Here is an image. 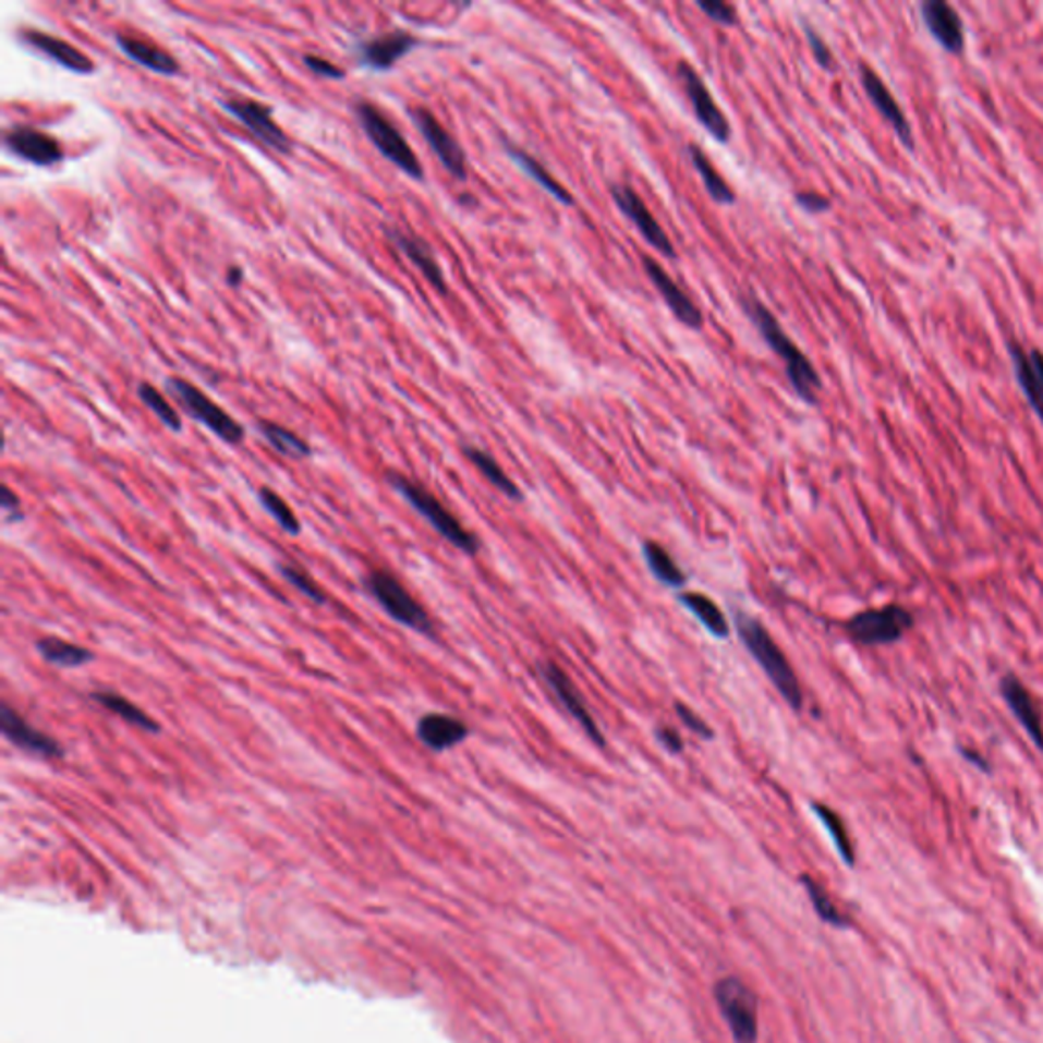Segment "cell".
Instances as JSON below:
<instances>
[{
	"label": "cell",
	"instance_id": "cell-1",
	"mask_svg": "<svg viewBox=\"0 0 1043 1043\" xmlns=\"http://www.w3.org/2000/svg\"><path fill=\"white\" fill-rule=\"evenodd\" d=\"M740 306L750 318V323L763 335L764 343L783 359L795 393L808 404H817V393L822 390V377L817 375V369L813 367L808 355L787 337L775 314L768 311L754 294L740 296Z\"/></svg>",
	"mask_w": 1043,
	"mask_h": 1043
},
{
	"label": "cell",
	"instance_id": "cell-2",
	"mask_svg": "<svg viewBox=\"0 0 1043 1043\" xmlns=\"http://www.w3.org/2000/svg\"><path fill=\"white\" fill-rule=\"evenodd\" d=\"M733 623L748 653L764 670L768 681L779 691L780 698L787 701L795 712H799L803 707V691L791 663L780 651L779 644L768 634V630L764 628L761 620L748 616L744 611L733 614Z\"/></svg>",
	"mask_w": 1043,
	"mask_h": 1043
},
{
	"label": "cell",
	"instance_id": "cell-3",
	"mask_svg": "<svg viewBox=\"0 0 1043 1043\" xmlns=\"http://www.w3.org/2000/svg\"><path fill=\"white\" fill-rule=\"evenodd\" d=\"M386 482L390 483V487H393L449 545L471 557L482 550L480 538L471 534L426 487H422L421 483L412 482L396 471L386 473Z\"/></svg>",
	"mask_w": 1043,
	"mask_h": 1043
},
{
	"label": "cell",
	"instance_id": "cell-4",
	"mask_svg": "<svg viewBox=\"0 0 1043 1043\" xmlns=\"http://www.w3.org/2000/svg\"><path fill=\"white\" fill-rule=\"evenodd\" d=\"M353 110H355V117H357V123L363 129V133L367 135V140L374 143L375 149L381 156L391 161L398 170H402L405 175H410L412 180L424 178V170H422L419 157L408 145L404 135L398 131V126L393 125L381 110L374 107L372 102H367V100H357L353 105Z\"/></svg>",
	"mask_w": 1043,
	"mask_h": 1043
},
{
	"label": "cell",
	"instance_id": "cell-5",
	"mask_svg": "<svg viewBox=\"0 0 1043 1043\" xmlns=\"http://www.w3.org/2000/svg\"><path fill=\"white\" fill-rule=\"evenodd\" d=\"M363 587L374 597L375 602L384 608V611L390 616L391 620L402 623L405 628L424 634V636H435V626L428 618L426 609L408 593L404 585L388 573V571H372L369 575L363 579Z\"/></svg>",
	"mask_w": 1043,
	"mask_h": 1043
},
{
	"label": "cell",
	"instance_id": "cell-6",
	"mask_svg": "<svg viewBox=\"0 0 1043 1043\" xmlns=\"http://www.w3.org/2000/svg\"><path fill=\"white\" fill-rule=\"evenodd\" d=\"M166 390L172 393L173 398L184 408L187 416L194 421L201 422L210 433L229 442V445H239L245 438V430L239 422L234 421L231 414H227L217 402H213L204 391L192 386L186 379L180 377H168L166 379Z\"/></svg>",
	"mask_w": 1043,
	"mask_h": 1043
},
{
	"label": "cell",
	"instance_id": "cell-7",
	"mask_svg": "<svg viewBox=\"0 0 1043 1043\" xmlns=\"http://www.w3.org/2000/svg\"><path fill=\"white\" fill-rule=\"evenodd\" d=\"M915 618L909 609L897 604L883 608L864 609L846 622L848 636L862 646H885L903 639L913 628Z\"/></svg>",
	"mask_w": 1043,
	"mask_h": 1043
},
{
	"label": "cell",
	"instance_id": "cell-8",
	"mask_svg": "<svg viewBox=\"0 0 1043 1043\" xmlns=\"http://www.w3.org/2000/svg\"><path fill=\"white\" fill-rule=\"evenodd\" d=\"M714 995L736 1043H756L759 1003L747 984L736 977L721 979L714 989Z\"/></svg>",
	"mask_w": 1043,
	"mask_h": 1043
},
{
	"label": "cell",
	"instance_id": "cell-9",
	"mask_svg": "<svg viewBox=\"0 0 1043 1043\" xmlns=\"http://www.w3.org/2000/svg\"><path fill=\"white\" fill-rule=\"evenodd\" d=\"M222 109L234 117L239 123L250 129L251 135L262 141L269 149L288 156L292 151V141L274 121V110L253 98H231L222 100Z\"/></svg>",
	"mask_w": 1043,
	"mask_h": 1043
},
{
	"label": "cell",
	"instance_id": "cell-10",
	"mask_svg": "<svg viewBox=\"0 0 1043 1043\" xmlns=\"http://www.w3.org/2000/svg\"><path fill=\"white\" fill-rule=\"evenodd\" d=\"M677 78L681 82L686 90L689 105L695 112V119L700 125L717 141V143H728L732 140V126L726 119V114L717 107L712 93L707 90L705 82L701 80L700 74L693 70V65L683 62L677 68Z\"/></svg>",
	"mask_w": 1043,
	"mask_h": 1043
},
{
	"label": "cell",
	"instance_id": "cell-11",
	"mask_svg": "<svg viewBox=\"0 0 1043 1043\" xmlns=\"http://www.w3.org/2000/svg\"><path fill=\"white\" fill-rule=\"evenodd\" d=\"M538 670H541V677H543L546 687L553 691V695L561 703L562 710L575 719L577 724L581 726V730L587 733V738L592 740L593 744L599 748L606 747V738H604V733L599 730V726L595 724V719H593L590 710H587V703L583 700V695L579 693V689L573 686L571 677H569L559 665H555V663H550V660L543 663V665L538 667Z\"/></svg>",
	"mask_w": 1043,
	"mask_h": 1043
},
{
	"label": "cell",
	"instance_id": "cell-12",
	"mask_svg": "<svg viewBox=\"0 0 1043 1043\" xmlns=\"http://www.w3.org/2000/svg\"><path fill=\"white\" fill-rule=\"evenodd\" d=\"M410 117L414 121L416 129L421 131L422 137L430 145L435 156L440 159L442 168L451 173L457 180L468 178V157L461 149V145L452 137L451 133L440 125V121L428 109H412Z\"/></svg>",
	"mask_w": 1043,
	"mask_h": 1043
},
{
	"label": "cell",
	"instance_id": "cell-13",
	"mask_svg": "<svg viewBox=\"0 0 1043 1043\" xmlns=\"http://www.w3.org/2000/svg\"><path fill=\"white\" fill-rule=\"evenodd\" d=\"M609 192H611V198H614L616 206L622 210L623 217L632 220V225L639 229V233L653 245L654 250L660 251V255H665L669 259H675L677 250H675L669 234L665 233V229L658 225V220L653 217V213L648 210V206L636 194V190L623 186V184H616V186H611Z\"/></svg>",
	"mask_w": 1043,
	"mask_h": 1043
},
{
	"label": "cell",
	"instance_id": "cell-14",
	"mask_svg": "<svg viewBox=\"0 0 1043 1043\" xmlns=\"http://www.w3.org/2000/svg\"><path fill=\"white\" fill-rule=\"evenodd\" d=\"M2 141H4V147H7L13 156L23 159V161H29L33 166H39V168L56 166V163H60L63 159V149L62 145H60V141L56 140L53 135L46 133V131L37 129V126H11V129L4 133Z\"/></svg>",
	"mask_w": 1043,
	"mask_h": 1043
},
{
	"label": "cell",
	"instance_id": "cell-15",
	"mask_svg": "<svg viewBox=\"0 0 1043 1043\" xmlns=\"http://www.w3.org/2000/svg\"><path fill=\"white\" fill-rule=\"evenodd\" d=\"M0 732L13 744L29 754H35L46 761L62 759L63 748L56 738L33 728L29 721L16 714L9 703L0 705Z\"/></svg>",
	"mask_w": 1043,
	"mask_h": 1043
},
{
	"label": "cell",
	"instance_id": "cell-16",
	"mask_svg": "<svg viewBox=\"0 0 1043 1043\" xmlns=\"http://www.w3.org/2000/svg\"><path fill=\"white\" fill-rule=\"evenodd\" d=\"M419 44L421 39L414 37L412 33L396 29L384 35H375L367 41H359L355 53H357V62L363 68L374 72H388Z\"/></svg>",
	"mask_w": 1043,
	"mask_h": 1043
},
{
	"label": "cell",
	"instance_id": "cell-17",
	"mask_svg": "<svg viewBox=\"0 0 1043 1043\" xmlns=\"http://www.w3.org/2000/svg\"><path fill=\"white\" fill-rule=\"evenodd\" d=\"M642 265H644L646 276L653 281L654 288L658 290V294L665 300L669 311L675 314V318L679 323H683L687 328L700 330L703 327V314L698 308V304L687 296L686 290L670 278L667 269L658 262H654L651 257H644Z\"/></svg>",
	"mask_w": 1043,
	"mask_h": 1043
},
{
	"label": "cell",
	"instance_id": "cell-18",
	"mask_svg": "<svg viewBox=\"0 0 1043 1043\" xmlns=\"http://www.w3.org/2000/svg\"><path fill=\"white\" fill-rule=\"evenodd\" d=\"M998 691L1007 703V707L1011 710L1015 719L1021 724V728L1031 738V742L1043 752L1042 714H1040L1038 703L1031 698L1028 687L1023 686L1015 675H1005L998 683Z\"/></svg>",
	"mask_w": 1043,
	"mask_h": 1043
},
{
	"label": "cell",
	"instance_id": "cell-19",
	"mask_svg": "<svg viewBox=\"0 0 1043 1043\" xmlns=\"http://www.w3.org/2000/svg\"><path fill=\"white\" fill-rule=\"evenodd\" d=\"M21 41L35 49L37 53L49 58L51 62L60 63L62 68L74 72V74H93L96 70L93 60L84 51H80L78 47L68 44L65 39H60L51 33L39 32V29H23Z\"/></svg>",
	"mask_w": 1043,
	"mask_h": 1043
},
{
	"label": "cell",
	"instance_id": "cell-20",
	"mask_svg": "<svg viewBox=\"0 0 1043 1043\" xmlns=\"http://www.w3.org/2000/svg\"><path fill=\"white\" fill-rule=\"evenodd\" d=\"M386 237L390 239L393 247L402 251L405 257L421 269L422 276L435 288L436 292L447 294L449 286L445 280L442 267L438 265L435 251L430 250V245L424 239L416 237V234L405 233L398 227H386Z\"/></svg>",
	"mask_w": 1043,
	"mask_h": 1043
},
{
	"label": "cell",
	"instance_id": "cell-21",
	"mask_svg": "<svg viewBox=\"0 0 1043 1043\" xmlns=\"http://www.w3.org/2000/svg\"><path fill=\"white\" fill-rule=\"evenodd\" d=\"M921 15L935 39L948 51H962L965 25L958 13L944 0H927L921 4Z\"/></svg>",
	"mask_w": 1043,
	"mask_h": 1043
},
{
	"label": "cell",
	"instance_id": "cell-22",
	"mask_svg": "<svg viewBox=\"0 0 1043 1043\" xmlns=\"http://www.w3.org/2000/svg\"><path fill=\"white\" fill-rule=\"evenodd\" d=\"M416 736L424 747L433 752H445L459 747L469 736L465 721L447 714H426L419 719Z\"/></svg>",
	"mask_w": 1043,
	"mask_h": 1043
},
{
	"label": "cell",
	"instance_id": "cell-23",
	"mask_svg": "<svg viewBox=\"0 0 1043 1043\" xmlns=\"http://www.w3.org/2000/svg\"><path fill=\"white\" fill-rule=\"evenodd\" d=\"M860 80H862V86H864V90L869 94L872 105L885 117V121H888V123L893 125V129L897 131V135H899L907 145H911V143H913L911 125H909V121H907V117H905L903 109L899 107V102L895 100V96H893L887 86H885V82L878 78L869 65H860Z\"/></svg>",
	"mask_w": 1043,
	"mask_h": 1043
},
{
	"label": "cell",
	"instance_id": "cell-24",
	"mask_svg": "<svg viewBox=\"0 0 1043 1043\" xmlns=\"http://www.w3.org/2000/svg\"><path fill=\"white\" fill-rule=\"evenodd\" d=\"M114 41L126 58L140 63L141 68L161 74V76H178L180 74V63L173 58L172 53H168L161 47L154 46L151 41H145L140 37H133V35H123V33H119L114 37Z\"/></svg>",
	"mask_w": 1043,
	"mask_h": 1043
},
{
	"label": "cell",
	"instance_id": "cell-25",
	"mask_svg": "<svg viewBox=\"0 0 1043 1043\" xmlns=\"http://www.w3.org/2000/svg\"><path fill=\"white\" fill-rule=\"evenodd\" d=\"M1012 367L1019 386L1026 391L1031 408L1043 422V355L1040 351H1023L1019 344H1009Z\"/></svg>",
	"mask_w": 1043,
	"mask_h": 1043
},
{
	"label": "cell",
	"instance_id": "cell-26",
	"mask_svg": "<svg viewBox=\"0 0 1043 1043\" xmlns=\"http://www.w3.org/2000/svg\"><path fill=\"white\" fill-rule=\"evenodd\" d=\"M504 147H506V154L514 159L516 166H518L522 172L529 173L530 178H532L538 186L546 190L548 194H553L559 203L565 204V206H573V204H575L573 194H571L567 187L562 186L561 182H559L553 173L548 172L536 157L530 156L529 151H524L522 147H518V145L510 143V141H504Z\"/></svg>",
	"mask_w": 1043,
	"mask_h": 1043
},
{
	"label": "cell",
	"instance_id": "cell-27",
	"mask_svg": "<svg viewBox=\"0 0 1043 1043\" xmlns=\"http://www.w3.org/2000/svg\"><path fill=\"white\" fill-rule=\"evenodd\" d=\"M90 700L96 701L98 705H102L105 710H109L110 714L121 717L129 726H135V728L143 730V732H161V726L157 724L154 717L149 716V714H145L140 705L131 703V701L123 698L121 693H117V691L96 689V691H90Z\"/></svg>",
	"mask_w": 1043,
	"mask_h": 1043
},
{
	"label": "cell",
	"instance_id": "cell-28",
	"mask_svg": "<svg viewBox=\"0 0 1043 1043\" xmlns=\"http://www.w3.org/2000/svg\"><path fill=\"white\" fill-rule=\"evenodd\" d=\"M679 604L695 616V620L717 640H726L730 636V623L726 620L724 611L719 609L714 599H710L703 593H681Z\"/></svg>",
	"mask_w": 1043,
	"mask_h": 1043
},
{
	"label": "cell",
	"instance_id": "cell-29",
	"mask_svg": "<svg viewBox=\"0 0 1043 1043\" xmlns=\"http://www.w3.org/2000/svg\"><path fill=\"white\" fill-rule=\"evenodd\" d=\"M687 154L691 157V163L693 168L698 170V173L703 180V186L707 190L710 198L717 204H733L736 203V192H733L732 186L721 178V173L717 172L716 166L712 163V159L703 154L700 145L695 143H689L687 145Z\"/></svg>",
	"mask_w": 1043,
	"mask_h": 1043
},
{
	"label": "cell",
	"instance_id": "cell-30",
	"mask_svg": "<svg viewBox=\"0 0 1043 1043\" xmlns=\"http://www.w3.org/2000/svg\"><path fill=\"white\" fill-rule=\"evenodd\" d=\"M642 557L646 561V567L648 571L653 573L654 579L658 583H663L665 587H670V590H681L686 587L687 575L681 571V567L675 562V559L670 557L667 553L665 546L658 545V543H653V541H646L642 545Z\"/></svg>",
	"mask_w": 1043,
	"mask_h": 1043
},
{
	"label": "cell",
	"instance_id": "cell-31",
	"mask_svg": "<svg viewBox=\"0 0 1043 1043\" xmlns=\"http://www.w3.org/2000/svg\"><path fill=\"white\" fill-rule=\"evenodd\" d=\"M35 646H37V653L41 654L49 665H56L62 669H76L82 665H90L94 660L93 651L62 639H53V636L37 640Z\"/></svg>",
	"mask_w": 1043,
	"mask_h": 1043
},
{
	"label": "cell",
	"instance_id": "cell-32",
	"mask_svg": "<svg viewBox=\"0 0 1043 1043\" xmlns=\"http://www.w3.org/2000/svg\"><path fill=\"white\" fill-rule=\"evenodd\" d=\"M463 452H465L469 461L477 468V471L482 473L483 477L492 483L498 492H501L506 498L522 499V492L518 489V485L508 477V473L504 469L499 468L498 461L489 452L477 449V447H471V445H465Z\"/></svg>",
	"mask_w": 1043,
	"mask_h": 1043
},
{
	"label": "cell",
	"instance_id": "cell-33",
	"mask_svg": "<svg viewBox=\"0 0 1043 1043\" xmlns=\"http://www.w3.org/2000/svg\"><path fill=\"white\" fill-rule=\"evenodd\" d=\"M257 430L265 436V440L276 449V451L283 454V457H290V459H306L311 457V445L300 438L296 433L283 428L280 424L269 421H259L257 422Z\"/></svg>",
	"mask_w": 1043,
	"mask_h": 1043
},
{
	"label": "cell",
	"instance_id": "cell-34",
	"mask_svg": "<svg viewBox=\"0 0 1043 1043\" xmlns=\"http://www.w3.org/2000/svg\"><path fill=\"white\" fill-rule=\"evenodd\" d=\"M811 810L817 815V820L824 824V827L829 834V838L834 841L838 854H840L841 860L848 864V866H854V848H852V841H850V836L846 832V826L841 822L840 815L834 810H829L827 805H822V803H811Z\"/></svg>",
	"mask_w": 1043,
	"mask_h": 1043
},
{
	"label": "cell",
	"instance_id": "cell-35",
	"mask_svg": "<svg viewBox=\"0 0 1043 1043\" xmlns=\"http://www.w3.org/2000/svg\"><path fill=\"white\" fill-rule=\"evenodd\" d=\"M137 396H140L141 402L156 414L159 422H161L166 428H170L172 433H180V430H182L180 414H178L175 408H172V404L161 396V391L154 388L151 384L143 381V384H140V388H137Z\"/></svg>",
	"mask_w": 1043,
	"mask_h": 1043
},
{
	"label": "cell",
	"instance_id": "cell-36",
	"mask_svg": "<svg viewBox=\"0 0 1043 1043\" xmlns=\"http://www.w3.org/2000/svg\"><path fill=\"white\" fill-rule=\"evenodd\" d=\"M259 501H262V506H264L265 510L269 512V516L278 522V526H280L283 532L294 534V536L300 534L302 526H300V520H298L296 514H294V510H292L274 489L262 487V489H259Z\"/></svg>",
	"mask_w": 1043,
	"mask_h": 1043
},
{
	"label": "cell",
	"instance_id": "cell-37",
	"mask_svg": "<svg viewBox=\"0 0 1043 1043\" xmlns=\"http://www.w3.org/2000/svg\"><path fill=\"white\" fill-rule=\"evenodd\" d=\"M278 571H280V575L283 577L298 593H302L306 599H311L316 606H327V593L323 592V590L314 583V579H312L308 573H304L302 569H298L296 565L280 562V565H278Z\"/></svg>",
	"mask_w": 1043,
	"mask_h": 1043
},
{
	"label": "cell",
	"instance_id": "cell-38",
	"mask_svg": "<svg viewBox=\"0 0 1043 1043\" xmlns=\"http://www.w3.org/2000/svg\"><path fill=\"white\" fill-rule=\"evenodd\" d=\"M803 885L808 888V895H810L811 903L815 907L817 915L824 919L826 923H832L836 927H846L848 925V919L841 915L840 911L836 909V905L832 903V899L827 897L826 890L820 887L815 881H811L810 876H803Z\"/></svg>",
	"mask_w": 1043,
	"mask_h": 1043
},
{
	"label": "cell",
	"instance_id": "cell-39",
	"mask_svg": "<svg viewBox=\"0 0 1043 1043\" xmlns=\"http://www.w3.org/2000/svg\"><path fill=\"white\" fill-rule=\"evenodd\" d=\"M698 9L703 15L710 16L712 21H716L724 27H733L738 23V11H736V7L728 4V2H703V0H700Z\"/></svg>",
	"mask_w": 1043,
	"mask_h": 1043
},
{
	"label": "cell",
	"instance_id": "cell-40",
	"mask_svg": "<svg viewBox=\"0 0 1043 1043\" xmlns=\"http://www.w3.org/2000/svg\"><path fill=\"white\" fill-rule=\"evenodd\" d=\"M675 712H677V716L686 724L687 728H689L691 732L698 733L701 740H712V738H714V730H712L691 707H687L686 703L677 701V703H675Z\"/></svg>",
	"mask_w": 1043,
	"mask_h": 1043
},
{
	"label": "cell",
	"instance_id": "cell-41",
	"mask_svg": "<svg viewBox=\"0 0 1043 1043\" xmlns=\"http://www.w3.org/2000/svg\"><path fill=\"white\" fill-rule=\"evenodd\" d=\"M304 65L311 70L312 74L320 76V78L328 80H343L344 70H341L339 65H335L332 62H328L325 58H318V56H304Z\"/></svg>",
	"mask_w": 1043,
	"mask_h": 1043
},
{
	"label": "cell",
	"instance_id": "cell-42",
	"mask_svg": "<svg viewBox=\"0 0 1043 1043\" xmlns=\"http://www.w3.org/2000/svg\"><path fill=\"white\" fill-rule=\"evenodd\" d=\"M805 35H808V44H810L811 51H813V58L817 60V63H820L822 68L832 70V68H834V56H832V51H829L826 41H824L817 33L813 32L811 27H805Z\"/></svg>",
	"mask_w": 1043,
	"mask_h": 1043
},
{
	"label": "cell",
	"instance_id": "cell-43",
	"mask_svg": "<svg viewBox=\"0 0 1043 1043\" xmlns=\"http://www.w3.org/2000/svg\"><path fill=\"white\" fill-rule=\"evenodd\" d=\"M656 740L658 744L665 748L670 754H681L683 752V740H681V733L672 728H656Z\"/></svg>",
	"mask_w": 1043,
	"mask_h": 1043
},
{
	"label": "cell",
	"instance_id": "cell-44",
	"mask_svg": "<svg viewBox=\"0 0 1043 1043\" xmlns=\"http://www.w3.org/2000/svg\"><path fill=\"white\" fill-rule=\"evenodd\" d=\"M797 204H799L801 208H805L808 213H824V210H827V208L832 206V203L827 201L826 196L815 194V192H799V194H797Z\"/></svg>",
	"mask_w": 1043,
	"mask_h": 1043
},
{
	"label": "cell",
	"instance_id": "cell-45",
	"mask_svg": "<svg viewBox=\"0 0 1043 1043\" xmlns=\"http://www.w3.org/2000/svg\"><path fill=\"white\" fill-rule=\"evenodd\" d=\"M0 508L4 512V520H16L21 518V501L15 494L11 492L9 485H2V498H0Z\"/></svg>",
	"mask_w": 1043,
	"mask_h": 1043
},
{
	"label": "cell",
	"instance_id": "cell-46",
	"mask_svg": "<svg viewBox=\"0 0 1043 1043\" xmlns=\"http://www.w3.org/2000/svg\"><path fill=\"white\" fill-rule=\"evenodd\" d=\"M958 752L965 756L968 763L979 766L984 773H991V764L986 763L979 752H972V750H968V748H958Z\"/></svg>",
	"mask_w": 1043,
	"mask_h": 1043
},
{
	"label": "cell",
	"instance_id": "cell-47",
	"mask_svg": "<svg viewBox=\"0 0 1043 1043\" xmlns=\"http://www.w3.org/2000/svg\"><path fill=\"white\" fill-rule=\"evenodd\" d=\"M243 278H245V274H243V269L237 267V265H233V267L227 271V281H229L231 286H234V288L243 281Z\"/></svg>",
	"mask_w": 1043,
	"mask_h": 1043
}]
</instances>
